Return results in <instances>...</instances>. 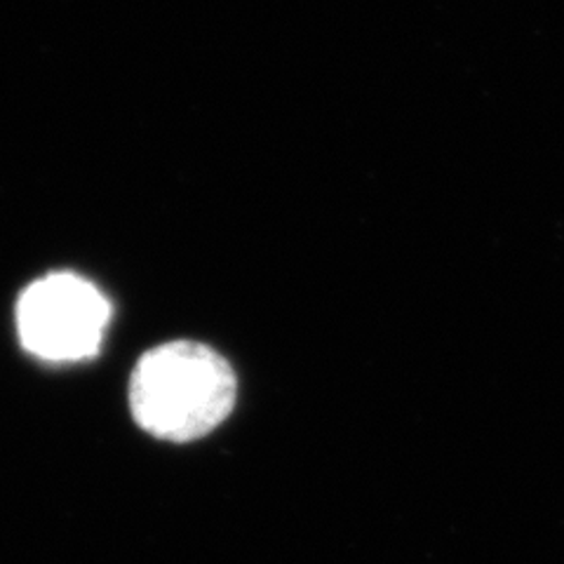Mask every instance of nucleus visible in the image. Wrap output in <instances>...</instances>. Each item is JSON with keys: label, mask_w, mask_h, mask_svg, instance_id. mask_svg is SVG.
Masks as SVG:
<instances>
[{"label": "nucleus", "mask_w": 564, "mask_h": 564, "mask_svg": "<svg viewBox=\"0 0 564 564\" xmlns=\"http://www.w3.org/2000/svg\"><path fill=\"white\" fill-rule=\"evenodd\" d=\"M111 304L97 285L76 273H52L31 282L17 302L22 346L50 362L97 356Z\"/></svg>", "instance_id": "nucleus-2"}, {"label": "nucleus", "mask_w": 564, "mask_h": 564, "mask_svg": "<svg viewBox=\"0 0 564 564\" xmlns=\"http://www.w3.org/2000/svg\"><path fill=\"white\" fill-rule=\"evenodd\" d=\"M238 381L228 360L198 341L149 350L130 379V410L139 429L167 443H191L231 414Z\"/></svg>", "instance_id": "nucleus-1"}]
</instances>
